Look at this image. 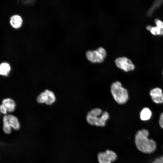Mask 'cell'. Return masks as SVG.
<instances>
[{"instance_id":"obj_1","label":"cell","mask_w":163,"mask_h":163,"mask_svg":"<svg viewBox=\"0 0 163 163\" xmlns=\"http://www.w3.org/2000/svg\"><path fill=\"white\" fill-rule=\"evenodd\" d=\"M149 134L147 130L142 129L136 132L135 136V143L137 148L140 152L146 154L153 153L157 148L155 141L148 138Z\"/></svg>"},{"instance_id":"obj_2","label":"cell","mask_w":163,"mask_h":163,"mask_svg":"<svg viewBox=\"0 0 163 163\" xmlns=\"http://www.w3.org/2000/svg\"><path fill=\"white\" fill-rule=\"evenodd\" d=\"M109 118V115L106 111L102 112L99 108L91 109L87 113L86 120L88 123L92 126L103 127L106 124V122Z\"/></svg>"},{"instance_id":"obj_3","label":"cell","mask_w":163,"mask_h":163,"mask_svg":"<svg viewBox=\"0 0 163 163\" xmlns=\"http://www.w3.org/2000/svg\"><path fill=\"white\" fill-rule=\"evenodd\" d=\"M110 91L115 101L119 104H123L129 99L128 91L123 88L121 83L118 81H115L111 84Z\"/></svg>"},{"instance_id":"obj_4","label":"cell","mask_w":163,"mask_h":163,"mask_svg":"<svg viewBox=\"0 0 163 163\" xmlns=\"http://www.w3.org/2000/svg\"><path fill=\"white\" fill-rule=\"evenodd\" d=\"M3 130L5 133L9 134L11 132V128L18 130L20 128V124L18 118L11 114L4 115L3 118Z\"/></svg>"},{"instance_id":"obj_5","label":"cell","mask_w":163,"mask_h":163,"mask_svg":"<svg viewBox=\"0 0 163 163\" xmlns=\"http://www.w3.org/2000/svg\"><path fill=\"white\" fill-rule=\"evenodd\" d=\"M116 66L126 72L132 71L135 69V66L132 61L125 57H119L115 60Z\"/></svg>"},{"instance_id":"obj_6","label":"cell","mask_w":163,"mask_h":163,"mask_svg":"<svg viewBox=\"0 0 163 163\" xmlns=\"http://www.w3.org/2000/svg\"><path fill=\"white\" fill-rule=\"evenodd\" d=\"M117 158L116 153L110 150L99 152L97 155L98 160L99 163H112V162L115 161Z\"/></svg>"},{"instance_id":"obj_7","label":"cell","mask_w":163,"mask_h":163,"mask_svg":"<svg viewBox=\"0 0 163 163\" xmlns=\"http://www.w3.org/2000/svg\"><path fill=\"white\" fill-rule=\"evenodd\" d=\"M37 100L39 103H45L47 105H50L55 101L56 97L53 92L46 90L37 97Z\"/></svg>"},{"instance_id":"obj_8","label":"cell","mask_w":163,"mask_h":163,"mask_svg":"<svg viewBox=\"0 0 163 163\" xmlns=\"http://www.w3.org/2000/svg\"><path fill=\"white\" fill-rule=\"evenodd\" d=\"M86 56L87 59L92 63H101L105 59L97 50L87 51Z\"/></svg>"},{"instance_id":"obj_9","label":"cell","mask_w":163,"mask_h":163,"mask_svg":"<svg viewBox=\"0 0 163 163\" xmlns=\"http://www.w3.org/2000/svg\"><path fill=\"white\" fill-rule=\"evenodd\" d=\"M150 95L153 102L156 104L163 103V94L162 89L159 88H155L151 90Z\"/></svg>"},{"instance_id":"obj_10","label":"cell","mask_w":163,"mask_h":163,"mask_svg":"<svg viewBox=\"0 0 163 163\" xmlns=\"http://www.w3.org/2000/svg\"><path fill=\"white\" fill-rule=\"evenodd\" d=\"M6 109L7 112L11 113L15 110L16 104L14 101L10 98H7L3 100L2 104Z\"/></svg>"},{"instance_id":"obj_11","label":"cell","mask_w":163,"mask_h":163,"mask_svg":"<svg viewBox=\"0 0 163 163\" xmlns=\"http://www.w3.org/2000/svg\"><path fill=\"white\" fill-rule=\"evenodd\" d=\"M23 21L21 17L18 15L13 16L10 19V24L14 28L20 27L22 24Z\"/></svg>"},{"instance_id":"obj_12","label":"cell","mask_w":163,"mask_h":163,"mask_svg":"<svg viewBox=\"0 0 163 163\" xmlns=\"http://www.w3.org/2000/svg\"><path fill=\"white\" fill-rule=\"evenodd\" d=\"M152 113L148 107L143 108L140 113V118L143 121H146L150 119Z\"/></svg>"},{"instance_id":"obj_13","label":"cell","mask_w":163,"mask_h":163,"mask_svg":"<svg viewBox=\"0 0 163 163\" xmlns=\"http://www.w3.org/2000/svg\"><path fill=\"white\" fill-rule=\"evenodd\" d=\"M11 70L10 65L7 63H3L0 64V75L7 76Z\"/></svg>"},{"instance_id":"obj_14","label":"cell","mask_w":163,"mask_h":163,"mask_svg":"<svg viewBox=\"0 0 163 163\" xmlns=\"http://www.w3.org/2000/svg\"><path fill=\"white\" fill-rule=\"evenodd\" d=\"M150 31L154 35H163V28H160L157 26L152 27Z\"/></svg>"},{"instance_id":"obj_15","label":"cell","mask_w":163,"mask_h":163,"mask_svg":"<svg viewBox=\"0 0 163 163\" xmlns=\"http://www.w3.org/2000/svg\"><path fill=\"white\" fill-rule=\"evenodd\" d=\"M97 50L105 58L106 56V52L104 48L102 47H99Z\"/></svg>"},{"instance_id":"obj_16","label":"cell","mask_w":163,"mask_h":163,"mask_svg":"<svg viewBox=\"0 0 163 163\" xmlns=\"http://www.w3.org/2000/svg\"><path fill=\"white\" fill-rule=\"evenodd\" d=\"M155 22L157 27L161 29L163 28V22L161 21L159 19H155Z\"/></svg>"},{"instance_id":"obj_17","label":"cell","mask_w":163,"mask_h":163,"mask_svg":"<svg viewBox=\"0 0 163 163\" xmlns=\"http://www.w3.org/2000/svg\"><path fill=\"white\" fill-rule=\"evenodd\" d=\"M158 122L160 126L163 129V112L160 115Z\"/></svg>"},{"instance_id":"obj_18","label":"cell","mask_w":163,"mask_h":163,"mask_svg":"<svg viewBox=\"0 0 163 163\" xmlns=\"http://www.w3.org/2000/svg\"><path fill=\"white\" fill-rule=\"evenodd\" d=\"M0 111L1 113L4 114H6L7 113V111L5 107L2 104L0 106Z\"/></svg>"},{"instance_id":"obj_19","label":"cell","mask_w":163,"mask_h":163,"mask_svg":"<svg viewBox=\"0 0 163 163\" xmlns=\"http://www.w3.org/2000/svg\"><path fill=\"white\" fill-rule=\"evenodd\" d=\"M152 27L150 25H148L146 26V29L149 30H150V29H151Z\"/></svg>"},{"instance_id":"obj_20","label":"cell","mask_w":163,"mask_h":163,"mask_svg":"<svg viewBox=\"0 0 163 163\" xmlns=\"http://www.w3.org/2000/svg\"><path fill=\"white\" fill-rule=\"evenodd\" d=\"M152 163H158V162L157 161L155 160Z\"/></svg>"},{"instance_id":"obj_21","label":"cell","mask_w":163,"mask_h":163,"mask_svg":"<svg viewBox=\"0 0 163 163\" xmlns=\"http://www.w3.org/2000/svg\"><path fill=\"white\" fill-rule=\"evenodd\" d=\"M1 113V112L0 109V113Z\"/></svg>"},{"instance_id":"obj_22","label":"cell","mask_w":163,"mask_h":163,"mask_svg":"<svg viewBox=\"0 0 163 163\" xmlns=\"http://www.w3.org/2000/svg\"></svg>"}]
</instances>
